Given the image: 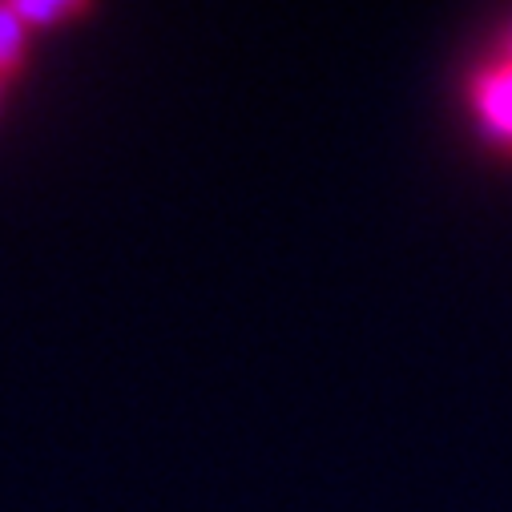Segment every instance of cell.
I'll return each mask as SVG.
<instances>
[{
	"label": "cell",
	"instance_id": "2",
	"mask_svg": "<svg viewBox=\"0 0 512 512\" xmlns=\"http://www.w3.org/2000/svg\"><path fill=\"white\" fill-rule=\"evenodd\" d=\"M9 81H13V77H9V69H5V65H0V97H5V89H9Z\"/></svg>",
	"mask_w": 512,
	"mask_h": 512
},
{
	"label": "cell",
	"instance_id": "1",
	"mask_svg": "<svg viewBox=\"0 0 512 512\" xmlns=\"http://www.w3.org/2000/svg\"><path fill=\"white\" fill-rule=\"evenodd\" d=\"M464 105L476 134L512 158V25L484 49L464 85Z\"/></svg>",
	"mask_w": 512,
	"mask_h": 512
}]
</instances>
